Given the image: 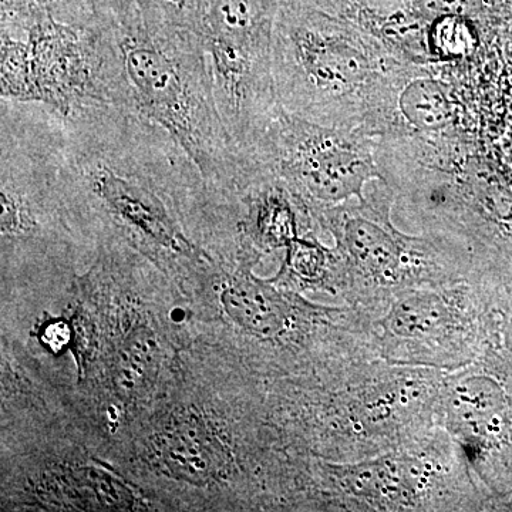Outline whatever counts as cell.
I'll return each instance as SVG.
<instances>
[{"label":"cell","mask_w":512,"mask_h":512,"mask_svg":"<svg viewBox=\"0 0 512 512\" xmlns=\"http://www.w3.org/2000/svg\"><path fill=\"white\" fill-rule=\"evenodd\" d=\"M55 136L64 194L92 202L157 255L205 256L184 224L180 201L210 184L164 128L124 107L99 104L72 116L55 113Z\"/></svg>","instance_id":"6da1fadb"},{"label":"cell","mask_w":512,"mask_h":512,"mask_svg":"<svg viewBox=\"0 0 512 512\" xmlns=\"http://www.w3.org/2000/svg\"><path fill=\"white\" fill-rule=\"evenodd\" d=\"M93 5L107 104L164 128L208 184L234 191L245 158L218 111L202 36L150 22L130 0Z\"/></svg>","instance_id":"7a4b0ae2"},{"label":"cell","mask_w":512,"mask_h":512,"mask_svg":"<svg viewBox=\"0 0 512 512\" xmlns=\"http://www.w3.org/2000/svg\"><path fill=\"white\" fill-rule=\"evenodd\" d=\"M421 67L318 0H279L272 74L282 109L377 140L402 137L400 99Z\"/></svg>","instance_id":"3957f363"},{"label":"cell","mask_w":512,"mask_h":512,"mask_svg":"<svg viewBox=\"0 0 512 512\" xmlns=\"http://www.w3.org/2000/svg\"><path fill=\"white\" fill-rule=\"evenodd\" d=\"M377 138L322 126L295 116L279 104L254 146L245 151L259 167L281 178L303 200L336 205L363 197V188L383 180Z\"/></svg>","instance_id":"277c9868"},{"label":"cell","mask_w":512,"mask_h":512,"mask_svg":"<svg viewBox=\"0 0 512 512\" xmlns=\"http://www.w3.org/2000/svg\"><path fill=\"white\" fill-rule=\"evenodd\" d=\"M26 42L30 103L63 117L107 104L93 23L76 26L45 20L29 30Z\"/></svg>","instance_id":"5b68a950"},{"label":"cell","mask_w":512,"mask_h":512,"mask_svg":"<svg viewBox=\"0 0 512 512\" xmlns=\"http://www.w3.org/2000/svg\"><path fill=\"white\" fill-rule=\"evenodd\" d=\"M353 212H345L332 220L339 225V238L352 261L366 274L390 278L400 271L406 261V239L400 237L387 218L373 212L367 205Z\"/></svg>","instance_id":"8992f818"},{"label":"cell","mask_w":512,"mask_h":512,"mask_svg":"<svg viewBox=\"0 0 512 512\" xmlns=\"http://www.w3.org/2000/svg\"><path fill=\"white\" fill-rule=\"evenodd\" d=\"M160 454L175 476L202 484L224 473V447L202 421L177 420L160 437Z\"/></svg>","instance_id":"52a82bcc"},{"label":"cell","mask_w":512,"mask_h":512,"mask_svg":"<svg viewBox=\"0 0 512 512\" xmlns=\"http://www.w3.org/2000/svg\"><path fill=\"white\" fill-rule=\"evenodd\" d=\"M222 305L229 318L256 336L279 335L288 320L281 296L248 274L232 279L222 293Z\"/></svg>","instance_id":"ba28073f"},{"label":"cell","mask_w":512,"mask_h":512,"mask_svg":"<svg viewBox=\"0 0 512 512\" xmlns=\"http://www.w3.org/2000/svg\"><path fill=\"white\" fill-rule=\"evenodd\" d=\"M57 20L66 25L89 26L94 20L93 0H2L0 32L26 39L37 23Z\"/></svg>","instance_id":"9c48e42d"},{"label":"cell","mask_w":512,"mask_h":512,"mask_svg":"<svg viewBox=\"0 0 512 512\" xmlns=\"http://www.w3.org/2000/svg\"><path fill=\"white\" fill-rule=\"evenodd\" d=\"M426 473L417 461H380L348 467L342 471L343 485L363 497H390L420 490L426 483Z\"/></svg>","instance_id":"30bf717a"},{"label":"cell","mask_w":512,"mask_h":512,"mask_svg":"<svg viewBox=\"0 0 512 512\" xmlns=\"http://www.w3.org/2000/svg\"><path fill=\"white\" fill-rule=\"evenodd\" d=\"M447 318L443 299L433 293H414L393 306L384 323L394 335L423 338L436 332Z\"/></svg>","instance_id":"8fae6325"},{"label":"cell","mask_w":512,"mask_h":512,"mask_svg":"<svg viewBox=\"0 0 512 512\" xmlns=\"http://www.w3.org/2000/svg\"><path fill=\"white\" fill-rule=\"evenodd\" d=\"M500 386L490 379H471L458 386L451 400V410L461 426L473 431L487 427L491 417L503 409Z\"/></svg>","instance_id":"7c38bea8"},{"label":"cell","mask_w":512,"mask_h":512,"mask_svg":"<svg viewBox=\"0 0 512 512\" xmlns=\"http://www.w3.org/2000/svg\"><path fill=\"white\" fill-rule=\"evenodd\" d=\"M0 99L30 103L29 47L26 39L0 32Z\"/></svg>","instance_id":"4fadbf2b"},{"label":"cell","mask_w":512,"mask_h":512,"mask_svg":"<svg viewBox=\"0 0 512 512\" xmlns=\"http://www.w3.org/2000/svg\"><path fill=\"white\" fill-rule=\"evenodd\" d=\"M153 23L201 35L208 0H130Z\"/></svg>","instance_id":"5bb4252c"},{"label":"cell","mask_w":512,"mask_h":512,"mask_svg":"<svg viewBox=\"0 0 512 512\" xmlns=\"http://www.w3.org/2000/svg\"><path fill=\"white\" fill-rule=\"evenodd\" d=\"M42 339L50 349H62L69 343L70 329L63 322L49 323L43 330Z\"/></svg>","instance_id":"9a60e30c"}]
</instances>
